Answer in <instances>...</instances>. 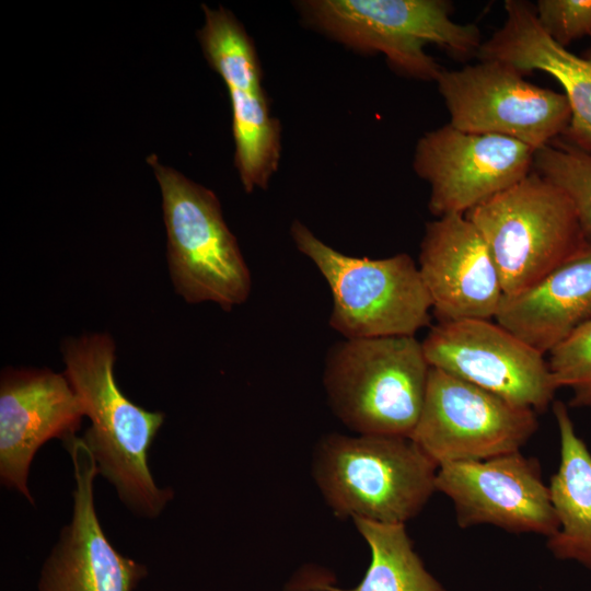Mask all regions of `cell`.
Here are the masks:
<instances>
[{
    "label": "cell",
    "mask_w": 591,
    "mask_h": 591,
    "mask_svg": "<svg viewBox=\"0 0 591 591\" xmlns=\"http://www.w3.org/2000/svg\"><path fill=\"white\" fill-rule=\"evenodd\" d=\"M465 216L496 263L506 298L534 286L590 241L567 194L534 170Z\"/></svg>",
    "instance_id": "5b68a950"
},
{
    "label": "cell",
    "mask_w": 591,
    "mask_h": 591,
    "mask_svg": "<svg viewBox=\"0 0 591 591\" xmlns=\"http://www.w3.org/2000/svg\"><path fill=\"white\" fill-rule=\"evenodd\" d=\"M511 65L482 60L459 70L442 69L436 82L453 127L471 134H495L535 151L564 134L570 107L564 93L526 81Z\"/></svg>",
    "instance_id": "9c48e42d"
},
{
    "label": "cell",
    "mask_w": 591,
    "mask_h": 591,
    "mask_svg": "<svg viewBox=\"0 0 591 591\" xmlns=\"http://www.w3.org/2000/svg\"><path fill=\"white\" fill-rule=\"evenodd\" d=\"M534 10L540 26L564 47L591 36V0H538Z\"/></svg>",
    "instance_id": "cb8c5ba5"
},
{
    "label": "cell",
    "mask_w": 591,
    "mask_h": 591,
    "mask_svg": "<svg viewBox=\"0 0 591 591\" xmlns=\"http://www.w3.org/2000/svg\"><path fill=\"white\" fill-rule=\"evenodd\" d=\"M591 318V240L528 290L503 298L495 321L548 354Z\"/></svg>",
    "instance_id": "e0dca14e"
},
{
    "label": "cell",
    "mask_w": 591,
    "mask_h": 591,
    "mask_svg": "<svg viewBox=\"0 0 591 591\" xmlns=\"http://www.w3.org/2000/svg\"><path fill=\"white\" fill-rule=\"evenodd\" d=\"M421 345L430 367L535 413L558 389L544 354L491 320L439 322Z\"/></svg>",
    "instance_id": "30bf717a"
},
{
    "label": "cell",
    "mask_w": 591,
    "mask_h": 591,
    "mask_svg": "<svg viewBox=\"0 0 591 591\" xmlns=\"http://www.w3.org/2000/svg\"><path fill=\"white\" fill-rule=\"evenodd\" d=\"M290 233L298 251L326 280L333 296L329 325L346 339L415 336L430 324L431 299L409 255H345L298 220Z\"/></svg>",
    "instance_id": "8992f818"
},
{
    "label": "cell",
    "mask_w": 591,
    "mask_h": 591,
    "mask_svg": "<svg viewBox=\"0 0 591 591\" xmlns=\"http://www.w3.org/2000/svg\"><path fill=\"white\" fill-rule=\"evenodd\" d=\"M505 10L502 26L477 51L480 60H501L522 73L538 70L555 78L571 113L564 135L569 144L591 154V50L581 57L556 43L540 26L533 5L526 1L507 0Z\"/></svg>",
    "instance_id": "2e32d148"
},
{
    "label": "cell",
    "mask_w": 591,
    "mask_h": 591,
    "mask_svg": "<svg viewBox=\"0 0 591 591\" xmlns=\"http://www.w3.org/2000/svg\"><path fill=\"white\" fill-rule=\"evenodd\" d=\"M235 166L243 188L265 189L277 171L281 154V127L271 116L264 89L229 91Z\"/></svg>",
    "instance_id": "ffe728a7"
},
{
    "label": "cell",
    "mask_w": 591,
    "mask_h": 591,
    "mask_svg": "<svg viewBox=\"0 0 591 591\" xmlns=\"http://www.w3.org/2000/svg\"><path fill=\"white\" fill-rule=\"evenodd\" d=\"M534 410L430 367L410 439L439 466L520 451L538 428Z\"/></svg>",
    "instance_id": "ba28073f"
},
{
    "label": "cell",
    "mask_w": 591,
    "mask_h": 591,
    "mask_svg": "<svg viewBox=\"0 0 591 591\" xmlns=\"http://www.w3.org/2000/svg\"><path fill=\"white\" fill-rule=\"evenodd\" d=\"M418 269L439 322L495 318L505 298L500 275L465 215L426 224Z\"/></svg>",
    "instance_id": "9a60e30c"
},
{
    "label": "cell",
    "mask_w": 591,
    "mask_h": 591,
    "mask_svg": "<svg viewBox=\"0 0 591 591\" xmlns=\"http://www.w3.org/2000/svg\"><path fill=\"white\" fill-rule=\"evenodd\" d=\"M438 465L410 439L328 434L312 459L314 480L335 515L405 524L436 489Z\"/></svg>",
    "instance_id": "7a4b0ae2"
},
{
    "label": "cell",
    "mask_w": 591,
    "mask_h": 591,
    "mask_svg": "<svg viewBox=\"0 0 591 591\" xmlns=\"http://www.w3.org/2000/svg\"><path fill=\"white\" fill-rule=\"evenodd\" d=\"M152 167L162 195L167 263L175 291L187 303L213 302L231 311L250 297L252 278L216 194L160 163Z\"/></svg>",
    "instance_id": "52a82bcc"
},
{
    "label": "cell",
    "mask_w": 591,
    "mask_h": 591,
    "mask_svg": "<svg viewBox=\"0 0 591 591\" xmlns=\"http://www.w3.org/2000/svg\"><path fill=\"white\" fill-rule=\"evenodd\" d=\"M304 21L345 46L381 53L402 74L436 81L442 68L425 51L434 44L455 56L478 51L475 24L451 19L444 0H306L298 4Z\"/></svg>",
    "instance_id": "277c9868"
},
{
    "label": "cell",
    "mask_w": 591,
    "mask_h": 591,
    "mask_svg": "<svg viewBox=\"0 0 591 591\" xmlns=\"http://www.w3.org/2000/svg\"><path fill=\"white\" fill-rule=\"evenodd\" d=\"M73 467L72 514L39 570L38 591H135L147 567L106 537L94 505V457L82 437L62 441Z\"/></svg>",
    "instance_id": "4fadbf2b"
},
{
    "label": "cell",
    "mask_w": 591,
    "mask_h": 591,
    "mask_svg": "<svg viewBox=\"0 0 591 591\" xmlns=\"http://www.w3.org/2000/svg\"><path fill=\"white\" fill-rule=\"evenodd\" d=\"M548 368L556 386L569 387L571 407H591V318L549 352Z\"/></svg>",
    "instance_id": "603a6c76"
},
{
    "label": "cell",
    "mask_w": 591,
    "mask_h": 591,
    "mask_svg": "<svg viewBox=\"0 0 591 591\" xmlns=\"http://www.w3.org/2000/svg\"><path fill=\"white\" fill-rule=\"evenodd\" d=\"M370 548L371 559L362 580L351 589L314 583L313 591H447L426 569L414 549L405 524L352 520Z\"/></svg>",
    "instance_id": "d6986e66"
},
{
    "label": "cell",
    "mask_w": 591,
    "mask_h": 591,
    "mask_svg": "<svg viewBox=\"0 0 591 591\" xmlns=\"http://www.w3.org/2000/svg\"><path fill=\"white\" fill-rule=\"evenodd\" d=\"M560 442V460L548 488L557 532L547 548L560 560H573L591 570V452L577 434L568 407L553 404Z\"/></svg>",
    "instance_id": "ac0fdd59"
},
{
    "label": "cell",
    "mask_w": 591,
    "mask_h": 591,
    "mask_svg": "<svg viewBox=\"0 0 591 591\" xmlns=\"http://www.w3.org/2000/svg\"><path fill=\"white\" fill-rule=\"evenodd\" d=\"M61 352L63 374L91 422L82 439L94 457L97 474L114 487L134 515L160 517L174 491L157 485L148 455L164 422V413L147 410L120 391L114 375L115 343L108 334L65 339Z\"/></svg>",
    "instance_id": "6da1fadb"
},
{
    "label": "cell",
    "mask_w": 591,
    "mask_h": 591,
    "mask_svg": "<svg viewBox=\"0 0 591 591\" xmlns=\"http://www.w3.org/2000/svg\"><path fill=\"white\" fill-rule=\"evenodd\" d=\"M83 408L63 373L5 368L0 379V480L34 505L27 480L33 459L49 440L80 429Z\"/></svg>",
    "instance_id": "5bb4252c"
},
{
    "label": "cell",
    "mask_w": 591,
    "mask_h": 591,
    "mask_svg": "<svg viewBox=\"0 0 591 591\" xmlns=\"http://www.w3.org/2000/svg\"><path fill=\"white\" fill-rule=\"evenodd\" d=\"M205 22L198 38L206 59L222 78L228 91H259L262 67L255 46L229 10L202 5Z\"/></svg>",
    "instance_id": "44dd1931"
},
{
    "label": "cell",
    "mask_w": 591,
    "mask_h": 591,
    "mask_svg": "<svg viewBox=\"0 0 591 591\" xmlns=\"http://www.w3.org/2000/svg\"><path fill=\"white\" fill-rule=\"evenodd\" d=\"M436 489L453 503L457 525L489 524L549 537L558 530L540 464L521 451L438 467Z\"/></svg>",
    "instance_id": "7c38bea8"
},
{
    "label": "cell",
    "mask_w": 591,
    "mask_h": 591,
    "mask_svg": "<svg viewBox=\"0 0 591 591\" xmlns=\"http://www.w3.org/2000/svg\"><path fill=\"white\" fill-rule=\"evenodd\" d=\"M535 150L501 135L471 134L445 124L417 141L413 167L430 185L437 218L465 215L533 170Z\"/></svg>",
    "instance_id": "8fae6325"
},
{
    "label": "cell",
    "mask_w": 591,
    "mask_h": 591,
    "mask_svg": "<svg viewBox=\"0 0 591 591\" xmlns=\"http://www.w3.org/2000/svg\"><path fill=\"white\" fill-rule=\"evenodd\" d=\"M533 170L567 194L591 240V154L569 143H549L535 151Z\"/></svg>",
    "instance_id": "7402d4cb"
},
{
    "label": "cell",
    "mask_w": 591,
    "mask_h": 591,
    "mask_svg": "<svg viewBox=\"0 0 591 591\" xmlns=\"http://www.w3.org/2000/svg\"><path fill=\"white\" fill-rule=\"evenodd\" d=\"M429 370L415 336L345 339L331 349L323 382L332 410L357 434L410 438Z\"/></svg>",
    "instance_id": "3957f363"
}]
</instances>
